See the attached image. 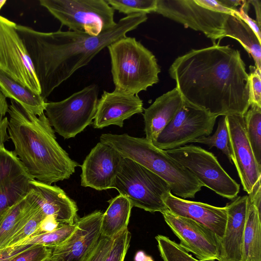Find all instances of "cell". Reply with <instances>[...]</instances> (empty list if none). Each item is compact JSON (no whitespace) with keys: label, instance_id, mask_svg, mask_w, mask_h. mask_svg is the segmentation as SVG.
<instances>
[{"label":"cell","instance_id":"obj_1","mask_svg":"<svg viewBox=\"0 0 261 261\" xmlns=\"http://www.w3.org/2000/svg\"><path fill=\"white\" fill-rule=\"evenodd\" d=\"M169 73L185 102L213 116H244L250 106L249 74L240 51L228 45L192 49Z\"/></svg>","mask_w":261,"mask_h":261},{"label":"cell","instance_id":"obj_2","mask_svg":"<svg viewBox=\"0 0 261 261\" xmlns=\"http://www.w3.org/2000/svg\"><path fill=\"white\" fill-rule=\"evenodd\" d=\"M147 19L146 14L127 15L113 28L96 36L70 30L41 32L20 24H16V30L31 60L40 95L45 100L55 88L87 65L101 50Z\"/></svg>","mask_w":261,"mask_h":261},{"label":"cell","instance_id":"obj_3","mask_svg":"<svg viewBox=\"0 0 261 261\" xmlns=\"http://www.w3.org/2000/svg\"><path fill=\"white\" fill-rule=\"evenodd\" d=\"M8 113L13 151L31 176L48 185L68 179L79 164L58 143L45 114L37 116L12 99Z\"/></svg>","mask_w":261,"mask_h":261},{"label":"cell","instance_id":"obj_4","mask_svg":"<svg viewBox=\"0 0 261 261\" xmlns=\"http://www.w3.org/2000/svg\"><path fill=\"white\" fill-rule=\"evenodd\" d=\"M100 142L115 149L123 158L146 168L169 185L172 194L182 199L193 198L203 185L166 150L155 147L145 138L110 133L101 135Z\"/></svg>","mask_w":261,"mask_h":261},{"label":"cell","instance_id":"obj_5","mask_svg":"<svg viewBox=\"0 0 261 261\" xmlns=\"http://www.w3.org/2000/svg\"><path fill=\"white\" fill-rule=\"evenodd\" d=\"M108 48L115 91L138 95L159 82L161 70L154 55L135 37L121 38Z\"/></svg>","mask_w":261,"mask_h":261},{"label":"cell","instance_id":"obj_6","mask_svg":"<svg viewBox=\"0 0 261 261\" xmlns=\"http://www.w3.org/2000/svg\"><path fill=\"white\" fill-rule=\"evenodd\" d=\"M112 188L126 197L133 207L152 213L168 210L164 199L171 189L160 177L140 164L123 158Z\"/></svg>","mask_w":261,"mask_h":261},{"label":"cell","instance_id":"obj_7","mask_svg":"<svg viewBox=\"0 0 261 261\" xmlns=\"http://www.w3.org/2000/svg\"><path fill=\"white\" fill-rule=\"evenodd\" d=\"M69 30L96 36L115 26L114 9L106 0H40Z\"/></svg>","mask_w":261,"mask_h":261},{"label":"cell","instance_id":"obj_8","mask_svg":"<svg viewBox=\"0 0 261 261\" xmlns=\"http://www.w3.org/2000/svg\"><path fill=\"white\" fill-rule=\"evenodd\" d=\"M98 96V86L90 85L63 100L46 102L45 115L55 132L65 139L73 138L94 119Z\"/></svg>","mask_w":261,"mask_h":261},{"label":"cell","instance_id":"obj_9","mask_svg":"<svg viewBox=\"0 0 261 261\" xmlns=\"http://www.w3.org/2000/svg\"><path fill=\"white\" fill-rule=\"evenodd\" d=\"M166 152L188 169L203 186L229 199L238 196L240 185L222 167L213 153L193 145H185Z\"/></svg>","mask_w":261,"mask_h":261},{"label":"cell","instance_id":"obj_10","mask_svg":"<svg viewBox=\"0 0 261 261\" xmlns=\"http://www.w3.org/2000/svg\"><path fill=\"white\" fill-rule=\"evenodd\" d=\"M217 118L184 101L174 118L152 144L159 149L169 150L191 143L199 137L210 136Z\"/></svg>","mask_w":261,"mask_h":261},{"label":"cell","instance_id":"obj_11","mask_svg":"<svg viewBox=\"0 0 261 261\" xmlns=\"http://www.w3.org/2000/svg\"><path fill=\"white\" fill-rule=\"evenodd\" d=\"M16 24L0 15V68L16 81L40 95L41 90Z\"/></svg>","mask_w":261,"mask_h":261},{"label":"cell","instance_id":"obj_12","mask_svg":"<svg viewBox=\"0 0 261 261\" xmlns=\"http://www.w3.org/2000/svg\"><path fill=\"white\" fill-rule=\"evenodd\" d=\"M155 12L201 32L214 44L224 38V25L228 15L205 8L195 0H157Z\"/></svg>","mask_w":261,"mask_h":261},{"label":"cell","instance_id":"obj_13","mask_svg":"<svg viewBox=\"0 0 261 261\" xmlns=\"http://www.w3.org/2000/svg\"><path fill=\"white\" fill-rule=\"evenodd\" d=\"M165 221L187 252L200 261L218 260L219 238L210 229L198 222L173 214L169 210L162 213Z\"/></svg>","mask_w":261,"mask_h":261},{"label":"cell","instance_id":"obj_14","mask_svg":"<svg viewBox=\"0 0 261 261\" xmlns=\"http://www.w3.org/2000/svg\"><path fill=\"white\" fill-rule=\"evenodd\" d=\"M234 163L243 190L248 195L261 180V166L257 164L249 142L244 117L240 115L226 116Z\"/></svg>","mask_w":261,"mask_h":261},{"label":"cell","instance_id":"obj_15","mask_svg":"<svg viewBox=\"0 0 261 261\" xmlns=\"http://www.w3.org/2000/svg\"><path fill=\"white\" fill-rule=\"evenodd\" d=\"M103 213L95 211L76 221L77 226L61 245L52 249L51 261H85L101 237Z\"/></svg>","mask_w":261,"mask_h":261},{"label":"cell","instance_id":"obj_16","mask_svg":"<svg viewBox=\"0 0 261 261\" xmlns=\"http://www.w3.org/2000/svg\"><path fill=\"white\" fill-rule=\"evenodd\" d=\"M122 158L110 146L101 142L97 143L81 166V186L97 191L112 188Z\"/></svg>","mask_w":261,"mask_h":261},{"label":"cell","instance_id":"obj_17","mask_svg":"<svg viewBox=\"0 0 261 261\" xmlns=\"http://www.w3.org/2000/svg\"><path fill=\"white\" fill-rule=\"evenodd\" d=\"M33 179L14 152L0 147V219L7 208L28 195Z\"/></svg>","mask_w":261,"mask_h":261},{"label":"cell","instance_id":"obj_18","mask_svg":"<svg viewBox=\"0 0 261 261\" xmlns=\"http://www.w3.org/2000/svg\"><path fill=\"white\" fill-rule=\"evenodd\" d=\"M143 105L138 95L104 91L98 100L93 127L102 128L115 125L122 127L124 120L143 112Z\"/></svg>","mask_w":261,"mask_h":261},{"label":"cell","instance_id":"obj_19","mask_svg":"<svg viewBox=\"0 0 261 261\" xmlns=\"http://www.w3.org/2000/svg\"><path fill=\"white\" fill-rule=\"evenodd\" d=\"M248 195L237 196L225 206L227 219L223 237L219 239L218 261H242Z\"/></svg>","mask_w":261,"mask_h":261},{"label":"cell","instance_id":"obj_20","mask_svg":"<svg viewBox=\"0 0 261 261\" xmlns=\"http://www.w3.org/2000/svg\"><path fill=\"white\" fill-rule=\"evenodd\" d=\"M164 201L168 210L176 215L192 219L205 226L221 239L224 234L227 219L226 207H218L193 201L174 196L171 193Z\"/></svg>","mask_w":261,"mask_h":261},{"label":"cell","instance_id":"obj_21","mask_svg":"<svg viewBox=\"0 0 261 261\" xmlns=\"http://www.w3.org/2000/svg\"><path fill=\"white\" fill-rule=\"evenodd\" d=\"M30 184L37 203L46 217H53L60 224L75 222L78 210L76 204L63 190L35 179L31 180Z\"/></svg>","mask_w":261,"mask_h":261},{"label":"cell","instance_id":"obj_22","mask_svg":"<svg viewBox=\"0 0 261 261\" xmlns=\"http://www.w3.org/2000/svg\"><path fill=\"white\" fill-rule=\"evenodd\" d=\"M176 87L158 97L144 110L145 138L152 143L170 122L184 103Z\"/></svg>","mask_w":261,"mask_h":261},{"label":"cell","instance_id":"obj_23","mask_svg":"<svg viewBox=\"0 0 261 261\" xmlns=\"http://www.w3.org/2000/svg\"><path fill=\"white\" fill-rule=\"evenodd\" d=\"M40 208L31 188L28 195L9 207L0 219V249L21 229Z\"/></svg>","mask_w":261,"mask_h":261},{"label":"cell","instance_id":"obj_24","mask_svg":"<svg viewBox=\"0 0 261 261\" xmlns=\"http://www.w3.org/2000/svg\"><path fill=\"white\" fill-rule=\"evenodd\" d=\"M0 90L7 98L14 100L32 114L44 113L46 102L40 94L16 81L0 68Z\"/></svg>","mask_w":261,"mask_h":261},{"label":"cell","instance_id":"obj_25","mask_svg":"<svg viewBox=\"0 0 261 261\" xmlns=\"http://www.w3.org/2000/svg\"><path fill=\"white\" fill-rule=\"evenodd\" d=\"M109 205L103 213L101 222V236L113 238L128 228L133 206L124 196L119 195L110 199Z\"/></svg>","mask_w":261,"mask_h":261},{"label":"cell","instance_id":"obj_26","mask_svg":"<svg viewBox=\"0 0 261 261\" xmlns=\"http://www.w3.org/2000/svg\"><path fill=\"white\" fill-rule=\"evenodd\" d=\"M238 41L253 58L255 67L261 72V42L252 30L235 15H228L224 25V37Z\"/></svg>","mask_w":261,"mask_h":261},{"label":"cell","instance_id":"obj_27","mask_svg":"<svg viewBox=\"0 0 261 261\" xmlns=\"http://www.w3.org/2000/svg\"><path fill=\"white\" fill-rule=\"evenodd\" d=\"M261 214L248 201L242 261H261Z\"/></svg>","mask_w":261,"mask_h":261},{"label":"cell","instance_id":"obj_28","mask_svg":"<svg viewBox=\"0 0 261 261\" xmlns=\"http://www.w3.org/2000/svg\"><path fill=\"white\" fill-rule=\"evenodd\" d=\"M244 115L247 136L255 159L261 166V107L251 105Z\"/></svg>","mask_w":261,"mask_h":261},{"label":"cell","instance_id":"obj_29","mask_svg":"<svg viewBox=\"0 0 261 261\" xmlns=\"http://www.w3.org/2000/svg\"><path fill=\"white\" fill-rule=\"evenodd\" d=\"M192 142L205 144L209 147V149L216 147L227 156L231 163H233L226 116H223L219 120L217 129L212 136L201 137L193 140Z\"/></svg>","mask_w":261,"mask_h":261},{"label":"cell","instance_id":"obj_30","mask_svg":"<svg viewBox=\"0 0 261 261\" xmlns=\"http://www.w3.org/2000/svg\"><path fill=\"white\" fill-rule=\"evenodd\" d=\"M77 224H62L55 229L28 238L17 245H39L54 248L63 244L73 233Z\"/></svg>","mask_w":261,"mask_h":261},{"label":"cell","instance_id":"obj_31","mask_svg":"<svg viewBox=\"0 0 261 261\" xmlns=\"http://www.w3.org/2000/svg\"><path fill=\"white\" fill-rule=\"evenodd\" d=\"M155 238L163 261H200L193 257L179 244L168 237L159 234Z\"/></svg>","mask_w":261,"mask_h":261},{"label":"cell","instance_id":"obj_32","mask_svg":"<svg viewBox=\"0 0 261 261\" xmlns=\"http://www.w3.org/2000/svg\"><path fill=\"white\" fill-rule=\"evenodd\" d=\"M108 4L120 13L127 15L155 12L157 0H106Z\"/></svg>","mask_w":261,"mask_h":261},{"label":"cell","instance_id":"obj_33","mask_svg":"<svg viewBox=\"0 0 261 261\" xmlns=\"http://www.w3.org/2000/svg\"><path fill=\"white\" fill-rule=\"evenodd\" d=\"M46 217L40 207L24 226L10 238L4 248L17 245L30 238Z\"/></svg>","mask_w":261,"mask_h":261},{"label":"cell","instance_id":"obj_34","mask_svg":"<svg viewBox=\"0 0 261 261\" xmlns=\"http://www.w3.org/2000/svg\"><path fill=\"white\" fill-rule=\"evenodd\" d=\"M130 239L131 234L128 228L116 236L113 239L110 252L105 261H124Z\"/></svg>","mask_w":261,"mask_h":261},{"label":"cell","instance_id":"obj_35","mask_svg":"<svg viewBox=\"0 0 261 261\" xmlns=\"http://www.w3.org/2000/svg\"><path fill=\"white\" fill-rule=\"evenodd\" d=\"M52 253V248L39 245H32L10 261H45Z\"/></svg>","mask_w":261,"mask_h":261},{"label":"cell","instance_id":"obj_36","mask_svg":"<svg viewBox=\"0 0 261 261\" xmlns=\"http://www.w3.org/2000/svg\"><path fill=\"white\" fill-rule=\"evenodd\" d=\"M249 82L250 105H255L261 107V72L255 66H250Z\"/></svg>","mask_w":261,"mask_h":261},{"label":"cell","instance_id":"obj_37","mask_svg":"<svg viewBox=\"0 0 261 261\" xmlns=\"http://www.w3.org/2000/svg\"><path fill=\"white\" fill-rule=\"evenodd\" d=\"M113 239L101 236L95 247L85 261H105L112 248Z\"/></svg>","mask_w":261,"mask_h":261},{"label":"cell","instance_id":"obj_38","mask_svg":"<svg viewBox=\"0 0 261 261\" xmlns=\"http://www.w3.org/2000/svg\"><path fill=\"white\" fill-rule=\"evenodd\" d=\"M8 109L6 97L0 90V147L10 139L8 132L9 119L6 116Z\"/></svg>","mask_w":261,"mask_h":261},{"label":"cell","instance_id":"obj_39","mask_svg":"<svg viewBox=\"0 0 261 261\" xmlns=\"http://www.w3.org/2000/svg\"><path fill=\"white\" fill-rule=\"evenodd\" d=\"M249 4L248 1H242L241 7L239 10H237L234 13V15L238 16L244 22H245L254 32L258 40L261 42V33L260 28L259 27L256 21L251 18L248 14Z\"/></svg>","mask_w":261,"mask_h":261},{"label":"cell","instance_id":"obj_40","mask_svg":"<svg viewBox=\"0 0 261 261\" xmlns=\"http://www.w3.org/2000/svg\"><path fill=\"white\" fill-rule=\"evenodd\" d=\"M195 1L197 4L204 8L218 13L233 15L237 10H233L225 7L219 1L195 0Z\"/></svg>","mask_w":261,"mask_h":261},{"label":"cell","instance_id":"obj_41","mask_svg":"<svg viewBox=\"0 0 261 261\" xmlns=\"http://www.w3.org/2000/svg\"><path fill=\"white\" fill-rule=\"evenodd\" d=\"M31 245H15L0 249V261H10Z\"/></svg>","mask_w":261,"mask_h":261},{"label":"cell","instance_id":"obj_42","mask_svg":"<svg viewBox=\"0 0 261 261\" xmlns=\"http://www.w3.org/2000/svg\"><path fill=\"white\" fill-rule=\"evenodd\" d=\"M61 225L62 224H60L57 222L53 217L47 216L42 221L37 229L30 238L51 231Z\"/></svg>","mask_w":261,"mask_h":261},{"label":"cell","instance_id":"obj_43","mask_svg":"<svg viewBox=\"0 0 261 261\" xmlns=\"http://www.w3.org/2000/svg\"><path fill=\"white\" fill-rule=\"evenodd\" d=\"M261 180L254 187L251 193L248 195V201L254 205L261 214Z\"/></svg>","mask_w":261,"mask_h":261},{"label":"cell","instance_id":"obj_44","mask_svg":"<svg viewBox=\"0 0 261 261\" xmlns=\"http://www.w3.org/2000/svg\"><path fill=\"white\" fill-rule=\"evenodd\" d=\"M249 4H252L255 10L256 17V22L257 23L259 27L260 28L261 24V18H260V1L259 0H251L248 1Z\"/></svg>","mask_w":261,"mask_h":261},{"label":"cell","instance_id":"obj_45","mask_svg":"<svg viewBox=\"0 0 261 261\" xmlns=\"http://www.w3.org/2000/svg\"><path fill=\"white\" fill-rule=\"evenodd\" d=\"M225 7L233 10H237V7L242 5V1L240 0H219Z\"/></svg>","mask_w":261,"mask_h":261},{"label":"cell","instance_id":"obj_46","mask_svg":"<svg viewBox=\"0 0 261 261\" xmlns=\"http://www.w3.org/2000/svg\"><path fill=\"white\" fill-rule=\"evenodd\" d=\"M7 1L6 0L0 1V10L2 7L5 5Z\"/></svg>","mask_w":261,"mask_h":261},{"label":"cell","instance_id":"obj_47","mask_svg":"<svg viewBox=\"0 0 261 261\" xmlns=\"http://www.w3.org/2000/svg\"><path fill=\"white\" fill-rule=\"evenodd\" d=\"M45 261H51V260L49 259V258L48 259H46V260H45Z\"/></svg>","mask_w":261,"mask_h":261}]
</instances>
